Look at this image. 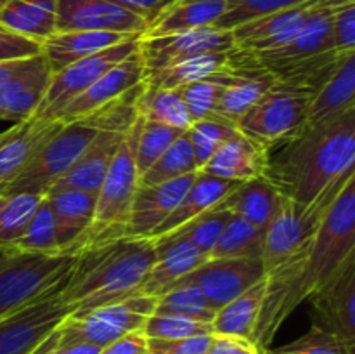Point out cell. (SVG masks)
<instances>
[{
  "mask_svg": "<svg viewBox=\"0 0 355 354\" xmlns=\"http://www.w3.org/2000/svg\"><path fill=\"white\" fill-rule=\"evenodd\" d=\"M355 253V176L329 207L318 235L298 255L267 274V288L252 340L267 349L291 312Z\"/></svg>",
  "mask_w": 355,
  "mask_h": 354,
  "instance_id": "1",
  "label": "cell"
},
{
  "mask_svg": "<svg viewBox=\"0 0 355 354\" xmlns=\"http://www.w3.org/2000/svg\"><path fill=\"white\" fill-rule=\"evenodd\" d=\"M269 156L266 177L284 198L311 203L355 170V106L315 124Z\"/></svg>",
  "mask_w": 355,
  "mask_h": 354,
  "instance_id": "2",
  "label": "cell"
},
{
  "mask_svg": "<svg viewBox=\"0 0 355 354\" xmlns=\"http://www.w3.org/2000/svg\"><path fill=\"white\" fill-rule=\"evenodd\" d=\"M156 259V243L149 238H114L96 243L76 255L64 285L62 301L73 312L125 301L139 294Z\"/></svg>",
  "mask_w": 355,
  "mask_h": 354,
  "instance_id": "3",
  "label": "cell"
},
{
  "mask_svg": "<svg viewBox=\"0 0 355 354\" xmlns=\"http://www.w3.org/2000/svg\"><path fill=\"white\" fill-rule=\"evenodd\" d=\"M352 176H355V170L340 177L307 205L283 196L279 208L263 231L262 264L266 267V274L279 269L284 262L311 245L329 207Z\"/></svg>",
  "mask_w": 355,
  "mask_h": 354,
  "instance_id": "4",
  "label": "cell"
},
{
  "mask_svg": "<svg viewBox=\"0 0 355 354\" xmlns=\"http://www.w3.org/2000/svg\"><path fill=\"white\" fill-rule=\"evenodd\" d=\"M106 106L87 117L62 124V127L38 149L33 160L7 191L47 194L94 141L104 124Z\"/></svg>",
  "mask_w": 355,
  "mask_h": 354,
  "instance_id": "5",
  "label": "cell"
},
{
  "mask_svg": "<svg viewBox=\"0 0 355 354\" xmlns=\"http://www.w3.org/2000/svg\"><path fill=\"white\" fill-rule=\"evenodd\" d=\"M142 124H144V117L139 115L132 124L127 137L121 142L120 149L111 162L106 177L97 191L96 214H94L92 226H90L87 246L107 242V239L121 238L123 235L132 200L139 187L135 148H137Z\"/></svg>",
  "mask_w": 355,
  "mask_h": 354,
  "instance_id": "6",
  "label": "cell"
},
{
  "mask_svg": "<svg viewBox=\"0 0 355 354\" xmlns=\"http://www.w3.org/2000/svg\"><path fill=\"white\" fill-rule=\"evenodd\" d=\"M156 297L135 294L125 301L101 305L85 312H71L55 328L58 347L71 344H92L104 347L130 332L142 330L155 312Z\"/></svg>",
  "mask_w": 355,
  "mask_h": 354,
  "instance_id": "7",
  "label": "cell"
},
{
  "mask_svg": "<svg viewBox=\"0 0 355 354\" xmlns=\"http://www.w3.org/2000/svg\"><path fill=\"white\" fill-rule=\"evenodd\" d=\"M311 96L272 87L238 121L241 134L266 146L269 151L286 144L307 125Z\"/></svg>",
  "mask_w": 355,
  "mask_h": 354,
  "instance_id": "8",
  "label": "cell"
},
{
  "mask_svg": "<svg viewBox=\"0 0 355 354\" xmlns=\"http://www.w3.org/2000/svg\"><path fill=\"white\" fill-rule=\"evenodd\" d=\"M76 255L69 253H17L0 273V319L47 294L61 283Z\"/></svg>",
  "mask_w": 355,
  "mask_h": 354,
  "instance_id": "9",
  "label": "cell"
},
{
  "mask_svg": "<svg viewBox=\"0 0 355 354\" xmlns=\"http://www.w3.org/2000/svg\"><path fill=\"white\" fill-rule=\"evenodd\" d=\"M66 276L40 298L0 319V354H33L62 319L71 314L73 307L61 297Z\"/></svg>",
  "mask_w": 355,
  "mask_h": 354,
  "instance_id": "10",
  "label": "cell"
},
{
  "mask_svg": "<svg viewBox=\"0 0 355 354\" xmlns=\"http://www.w3.org/2000/svg\"><path fill=\"white\" fill-rule=\"evenodd\" d=\"M141 37H130L110 49L89 56L85 59L73 62L59 71L52 73L51 83L45 92L44 99L38 104L35 117L58 120L61 111L75 99L76 96L89 89L103 73H106L111 66L118 65L125 58L139 49Z\"/></svg>",
  "mask_w": 355,
  "mask_h": 354,
  "instance_id": "11",
  "label": "cell"
},
{
  "mask_svg": "<svg viewBox=\"0 0 355 354\" xmlns=\"http://www.w3.org/2000/svg\"><path fill=\"white\" fill-rule=\"evenodd\" d=\"M309 301L314 328L355 346V253Z\"/></svg>",
  "mask_w": 355,
  "mask_h": 354,
  "instance_id": "12",
  "label": "cell"
},
{
  "mask_svg": "<svg viewBox=\"0 0 355 354\" xmlns=\"http://www.w3.org/2000/svg\"><path fill=\"white\" fill-rule=\"evenodd\" d=\"M224 83L215 115L224 120L236 121L276 85V76L260 66L248 52L232 49L229 65L220 69Z\"/></svg>",
  "mask_w": 355,
  "mask_h": 354,
  "instance_id": "13",
  "label": "cell"
},
{
  "mask_svg": "<svg viewBox=\"0 0 355 354\" xmlns=\"http://www.w3.org/2000/svg\"><path fill=\"white\" fill-rule=\"evenodd\" d=\"M329 2L331 0H307L298 6L239 24L232 30L236 49L248 54H260L283 47L293 40L304 24Z\"/></svg>",
  "mask_w": 355,
  "mask_h": 354,
  "instance_id": "14",
  "label": "cell"
},
{
  "mask_svg": "<svg viewBox=\"0 0 355 354\" xmlns=\"http://www.w3.org/2000/svg\"><path fill=\"white\" fill-rule=\"evenodd\" d=\"M144 17L111 0H55V31H111L146 35Z\"/></svg>",
  "mask_w": 355,
  "mask_h": 354,
  "instance_id": "15",
  "label": "cell"
},
{
  "mask_svg": "<svg viewBox=\"0 0 355 354\" xmlns=\"http://www.w3.org/2000/svg\"><path fill=\"white\" fill-rule=\"evenodd\" d=\"M236 47L232 31L217 26L173 31L159 37H141L139 52L144 61L146 75L177 59L207 52H225Z\"/></svg>",
  "mask_w": 355,
  "mask_h": 354,
  "instance_id": "16",
  "label": "cell"
},
{
  "mask_svg": "<svg viewBox=\"0 0 355 354\" xmlns=\"http://www.w3.org/2000/svg\"><path fill=\"white\" fill-rule=\"evenodd\" d=\"M266 276V267L260 259L208 257L203 264L180 280L198 285L210 304L218 311L222 305L231 302Z\"/></svg>",
  "mask_w": 355,
  "mask_h": 354,
  "instance_id": "17",
  "label": "cell"
},
{
  "mask_svg": "<svg viewBox=\"0 0 355 354\" xmlns=\"http://www.w3.org/2000/svg\"><path fill=\"white\" fill-rule=\"evenodd\" d=\"M64 121L30 117L0 132V194L23 174L38 149L62 127Z\"/></svg>",
  "mask_w": 355,
  "mask_h": 354,
  "instance_id": "18",
  "label": "cell"
},
{
  "mask_svg": "<svg viewBox=\"0 0 355 354\" xmlns=\"http://www.w3.org/2000/svg\"><path fill=\"white\" fill-rule=\"evenodd\" d=\"M198 172L187 174L168 183L139 186L132 200L123 228V238H149L156 228L179 205Z\"/></svg>",
  "mask_w": 355,
  "mask_h": 354,
  "instance_id": "19",
  "label": "cell"
},
{
  "mask_svg": "<svg viewBox=\"0 0 355 354\" xmlns=\"http://www.w3.org/2000/svg\"><path fill=\"white\" fill-rule=\"evenodd\" d=\"M146 80V66L141 58L139 49L132 52L128 58L120 61L118 65L111 66L106 73L99 76L92 85L87 90H83L80 96H76L61 115L58 120L61 121H71L76 118H82L90 115L92 111L101 110L106 104L113 103L125 92L132 90Z\"/></svg>",
  "mask_w": 355,
  "mask_h": 354,
  "instance_id": "20",
  "label": "cell"
},
{
  "mask_svg": "<svg viewBox=\"0 0 355 354\" xmlns=\"http://www.w3.org/2000/svg\"><path fill=\"white\" fill-rule=\"evenodd\" d=\"M55 217L58 245L61 253L78 255L89 243V231L96 214L97 193L83 189H51L47 194Z\"/></svg>",
  "mask_w": 355,
  "mask_h": 354,
  "instance_id": "21",
  "label": "cell"
},
{
  "mask_svg": "<svg viewBox=\"0 0 355 354\" xmlns=\"http://www.w3.org/2000/svg\"><path fill=\"white\" fill-rule=\"evenodd\" d=\"M350 0H331L326 3L322 9H319L307 23L304 24L297 37L288 42L286 45L274 51L260 52V54H250L260 66L266 69L276 68V66L288 65V62L300 61V59L311 58V56L322 54V52L331 51L333 37H331V24L333 14L336 12L338 7ZM245 52V51H243Z\"/></svg>",
  "mask_w": 355,
  "mask_h": 354,
  "instance_id": "22",
  "label": "cell"
},
{
  "mask_svg": "<svg viewBox=\"0 0 355 354\" xmlns=\"http://www.w3.org/2000/svg\"><path fill=\"white\" fill-rule=\"evenodd\" d=\"M239 184L241 183L220 179V177L210 176V174L203 172V170H198L193 184H191L189 189L186 191L182 200H180L179 205L173 208L172 214L153 231L149 239H153V242L156 243L168 238V236L175 235V233L179 231V229H182L187 222L196 219L198 215H201L203 212L214 208L215 205L222 203L224 198L227 196V194H231Z\"/></svg>",
  "mask_w": 355,
  "mask_h": 354,
  "instance_id": "23",
  "label": "cell"
},
{
  "mask_svg": "<svg viewBox=\"0 0 355 354\" xmlns=\"http://www.w3.org/2000/svg\"><path fill=\"white\" fill-rule=\"evenodd\" d=\"M269 156L270 151L266 146L236 130L201 170L220 179L245 183L266 176Z\"/></svg>",
  "mask_w": 355,
  "mask_h": 354,
  "instance_id": "24",
  "label": "cell"
},
{
  "mask_svg": "<svg viewBox=\"0 0 355 354\" xmlns=\"http://www.w3.org/2000/svg\"><path fill=\"white\" fill-rule=\"evenodd\" d=\"M52 71L44 54L31 56L16 76L0 87V106L6 120L21 121L33 117L51 83Z\"/></svg>",
  "mask_w": 355,
  "mask_h": 354,
  "instance_id": "25",
  "label": "cell"
},
{
  "mask_svg": "<svg viewBox=\"0 0 355 354\" xmlns=\"http://www.w3.org/2000/svg\"><path fill=\"white\" fill-rule=\"evenodd\" d=\"M207 259L208 257L184 236L173 235L162 239L156 243V259L146 274L139 294L158 297Z\"/></svg>",
  "mask_w": 355,
  "mask_h": 354,
  "instance_id": "26",
  "label": "cell"
},
{
  "mask_svg": "<svg viewBox=\"0 0 355 354\" xmlns=\"http://www.w3.org/2000/svg\"><path fill=\"white\" fill-rule=\"evenodd\" d=\"M130 37L141 35H121L111 31H55L42 44V54L52 73L85 59L89 56L110 49Z\"/></svg>",
  "mask_w": 355,
  "mask_h": 354,
  "instance_id": "27",
  "label": "cell"
},
{
  "mask_svg": "<svg viewBox=\"0 0 355 354\" xmlns=\"http://www.w3.org/2000/svg\"><path fill=\"white\" fill-rule=\"evenodd\" d=\"M281 200L283 194L266 176H262L239 184L231 194L224 198L220 205L231 214L239 215L255 228L266 231L270 219L279 208Z\"/></svg>",
  "mask_w": 355,
  "mask_h": 354,
  "instance_id": "28",
  "label": "cell"
},
{
  "mask_svg": "<svg viewBox=\"0 0 355 354\" xmlns=\"http://www.w3.org/2000/svg\"><path fill=\"white\" fill-rule=\"evenodd\" d=\"M0 28L44 44L55 33V0H6Z\"/></svg>",
  "mask_w": 355,
  "mask_h": 354,
  "instance_id": "29",
  "label": "cell"
},
{
  "mask_svg": "<svg viewBox=\"0 0 355 354\" xmlns=\"http://www.w3.org/2000/svg\"><path fill=\"white\" fill-rule=\"evenodd\" d=\"M355 106V52H349L338 68L311 97L307 124H315Z\"/></svg>",
  "mask_w": 355,
  "mask_h": 354,
  "instance_id": "30",
  "label": "cell"
},
{
  "mask_svg": "<svg viewBox=\"0 0 355 354\" xmlns=\"http://www.w3.org/2000/svg\"><path fill=\"white\" fill-rule=\"evenodd\" d=\"M227 10V0H175L151 23L142 37L214 26Z\"/></svg>",
  "mask_w": 355,
  "mask_h": 354,
  "instance_id": "31",
  "label": "cell"
},
{
  "mask_svg": "<svg viewBox=\"0 0 355 354\" xmlns=\"http://www.w3.org/2000/svg\"><path fill=\"white\" fill-rule=\"evenodd\" d=\"M231 52L232 49L225 52H207V54L177 59V61L168 62V65L148 73L144 83L148 87H158V89H179L186 83L207 78V76L224 69L229 65Z\"/></svg>",
  "mask_w": 355,
  "mask_h": 354,
  "instance_id": "32",
  "label": "cell"
},
{
  "mask_svg": "<svg viewBox=\"0 0 355 354\" xmlns=\"http://www.w3.org/2000/svg\"><path fill=\"white\" fill-rule=\"evenodd\" d=\"M267 276L243 292L231 302L222 305L211 319V332L218 335L245 337L252 340L260 309H262L263 297H266Z\"/></svg>",
  "mask_w": 355,
  "mask_h": 354,
  "instance_id": "33",
  "label": "cell"
},
{
  "mask_svg": "<svg viewBox=\"0 0 355 354\" xmlns=\"http://www.w3.org/2000/svg\"><path fill=\"white\" fill-rule=\"evenodd\" d=\"M44 198L45 194L28 191L0 194V253L12 255Z\"/></svg>",
  "mask_w": 355,
  "mask_h": 354,
  "instance_id": "34",
  "label": "cell"
},
{
  "mask_svg": "<svg viewBox=\"0 0 355 354\" xmlns=\"http://www.w3.org/2000/svg\"><path fill=\"white\" fill-rule=\"evenodd\" d=\"M137 111L146 120L177 128L180 132L189 130L193 125V118L179 89H158L144 83V89L137 99Z\"/></svg>",
  "mask_w": 355,
  "mask_h": 354,
  "instance_id": "35",
  "label": "cell"
},
{
  "mask_svg": "<svg viewBox=\"0 0 355 354\" xmlns=\"http://www.w3.org/2000/svg\"><path fill=\"white\" fill-rule=\"evenodd\" d=\"M156 314H175L194 321L211 323L217 309L210 304L207 295L191 281H175L168 290L156 297Z\"/></svg>",
  "mask_w": 355,
  "mask_h": 354,
  "instance_id": "36",
  "label": "cell"
},
{
  "mask_svg": "<svg viewBox=\"0 0 355 354\" xmlns=\"http://www.w3.org/2000/svg\"><path fill=\"white\" fill-rule=\"evenodd\" d=\"M263 231L255 228L239 215L231 214L227 219L210 257L224 259H260L262 260Z\"/></svg>",
  "mask_w": 355,
  "mask_h": 354,
  "instance_id": "37",
  "label": "cell"
},
{
  "mask_svg": "<svg viewBox=\"0 0 355 354\" xmlns=\"http://www.w3.org/2000/svg\"><path fill=\"white\" fill-rule=\"evenodd\" d=\"M198 172L189 134L182 132L165 153L139 177V186H155Z\"/></svg>",
  "mask_w": 355,
  "mask_h": 354,
  "instance_id": "38",
  "label": "cell"
},
{
  "mask_svg": "<svg viewBox=\"0 0 355 354\" xmlns=\"http://www.w3.org/2000/svg\"><path fill=\"white\" fill-rule=\"evenodd\" d=\"M14 253H42V255H54L61 253L58 245V229H55V217L49 205L47 196L37 208L31 217L26 233L17 243Z\"/></svg>",
  "mask_w": 355,
  "mask_h": 354,
  "instance_id": "39",
  "label": "cell"
},
{
  "mask_svg": "<svg viewBox=\"0 0 355 354\" xmlns=\"http://www.w3.org/2000/svg\"><path fill=\"white\" fill-rule=\"evenodd\" d=\"M236 130H238V127L234 124L217 117V115L205 118V120L194 121L191 125L187 134H189L191 144H193L198 170H201L207 165L208 160L220 148L222 142L227 141Z\"/></svg>",
  "mask_w": 355,
  "mask_h": 354,
  "instance_id": "40",
  "label": "cell"
},
{
  "mask_svg": "<svg viewBox=\"0 0 355 354\" xmlns=\"http://www.w3.org/2000/svg\"><path fill=\"white\" fill-rule=\"evenodd\" d=\"M229 217H231V212L218 203L215 205L214 208H210V210L198 215V217L193 219L191 222H187V224L184 226L182 229H179L175 235L187 238L205 257H210L215 245H217L218 238H220L222 231H224V226Z\"/></svg>",
  "mask_w": 355,
  "mask_h": 354,
  "instance_id": "41",
  "label": "cell"
},
{
  "mask_svg": "<svg viewBox=\"0 0 355 354\" xmlns=\"http://www.w3.org/2000/svg\"><path fill=\"white\" fill-rule=\"evenodd\" d=\"M222 89H224V83H222L220 71L214 73L207 78L196 80V82L179 87V92L182 96L184 103H186L191 118H193V124L214 117L218 99H220Z\"/></svg>",
  "mask_w": 355,
  "mask_h": 354,
  "instance_id": "42",
  "label": "cell"
},
{
  "mask_svg": "<svg viewBox=\"0 0 355 354\" xmlns=\"http://www.w3.org/2000/svg\"><path fill=\"white\" fill-rule=\"evenodd\" d=\"M182 134L180 130L166 125L149 121L144 118L141 134L137 139V148H135V167H137L139 177L168 149V146Z\"/></svg>",
  "mask_w": 355,
  "mask_h": 354,
  "instance_id": "43",
  "label": "cell"
},
{
  "mask_svg": "<svg viewBox=\"0 0 355 354\" xmlns=\"http://www.w3.org/2000/svg\"><path fill=\"white\" fill-rule=\"evenodd\" d=\"M142 333L148 339H187V337L211 335V325L203 321L182 318L175 314H156L153 312L142 325Z\"/></svg>",
  "mask_w": 355,
  "mask_h": 354,
  "instance_id": "44",
  "label": "cell"
},
{
  "mask_svg": "<svg viewBox=\"0 0 355 354\" xmlns=\"http://www.w3.org/2000/svg\"><path fill=\"white\" fill-rule=\"evenodd\" d=\"M302 2L307 0H227V10L214 26L232 31L239 24L298 6Z\"/></svg>",
  "mask_w": 355,
  "mask_h": 354,
  "instance_id": "45",
  "label": "cell"
},
{
  "mask_svg": "<svg viewBox=\"0 0 355 354\" xmlns=\"http://www.w3.org/2000/svg\"><path fill=\"white\" fill-rule=\"evenodd\" d=\"M266 354H355V346L311 326V330L300 339L276 349L267 347Z\"/></svg>",
  "mask_w": 355,
  "mask_h": 354,
  "instance_id": "46",
  "label": "cell"
},
{
  "mask_svg": "<svg viewBox=\"0 0 355 354\" xmlns=\"http://www.w3.org/2000/svg\"><path fill=\"white\" fill-rule=\"evenodd\" d=\"M333 47L342 52L355 51V0L343 3L333 14Z\"/></svg>",
  "mask_w": 355,
  "mask_h": 354,
  "instance_id": "47",
  "label": "cell"
},
{
  "mask_svg": "<svg viewBox=\"0 0 355 354\" xmlns=\"http://www.w3.org/2000/svg\"><path fill=\"white\" fill-rule=\"evenodd\" d=\"M211 335L187 339H148V354H207Z\"/></svg>",
  "mask_w": 355,
  "mask_h": 354,
  "instance_id": "48",
  "label": "cell"
},
{
  "mask_svg": "<svg viewBox=\"0 0 355 354\" xmlns=\"http://www.w3.org/2000/svg\"><path fill=\"white\" fill-rule=\"evenodd\" d=\"M42 52V44L0 28V61L24 59Z\"/></svg>",
  "mask_w": 355,
  "mask_h": 354,
  "instance_id": "49",
  "label": "cell"
},
{
  "mask_svg": "<svg viewBox=\"0 0 355 354\" xmlns=\"http://www.w3.org/2000/svg\"><path fill=\"white\" fill-rule=\"evenodd\" d=\"M207 354H262V347L245 337L211 333Z\"/></svg>",
  "mask_w": 355,
  "mask_h": 354,
  "instance_id": "50",
  "label": "cell"
},
{
  "mask_svg": "<svg viewBox=\"0 0 355 354\" xmlns=\"http://www.w3.org/2000/svg\"><path fill=\"white\" fill-rule=\"evenodd\" d=\"M99 354H148V337L142 330L130 332L104 346Z\"/></svg>",
  "mask_w": 355,
  "mask_h": 354,
  "instance_id": "51",
  "label": "cell"
},
{
  "mask_svg": "<svg viewBox=\"0 0 355 354\" xmlns=\"http://www.w3.org/2000/svg\"><path fill=\"white\" fill-rule=\"evenodd\" d=\"M111 2L132 10V12H135L137 16L144 17V19L148 21L149 26H151L153 21H155L166 7L172 6L175 0H111Z\"/></svg>",
  "mask_w": 355,
  "mask_h": 354,
  "instance_id": "52",
  "label": "cell"
},
{
  "mask_svg": "<svg viewBox=\"0 0 355 354\" xmlns=\"http://www.w3.org/2000/svg\"><path fill=\"white\" fill-rule=\"evenodd\" d=\"M30 58H24V59H10V61H0V87L3 83L9 82L12 76H16L24 66L28 65Z\"/></svg>",
  "mask_w": 355,
  "mask_h": 354,
  "instance_id": "53",
  "label": "cell"
},
{
  "mask_svg": "<svg viewBox=\"0 0 355 354\" xmlns=\"http://www.w3.org/2000/svg\"><path fill=\"white\" fill-rule=\"evenodd\" d=\"M103 347L92 346V344H71V346H62L51 351V354H99Z\"/></svg>",
  "mask_w": 355,
  "mask_h": 354,
  "instance_id": "54",
  "label": "cell"
},
{
  "mask_svg": "<svg viewBox=\"0 0 355 354\" xmlns=\"http://www.w3.org/2000/svg\"><path fill=\"white\" fill-rule=\"evenodd\" d=\"M55 346H58V335H55V330H54V332H52L51 335L40 344V347H38L33 354H51V351L54 349Z\"/></svg>",
  "mask_w": 355,
  "mask_h": 354,
  "instance_id": "55",
  "label": "cell"
},
{
  "mask_svg": "<svg viewBox=\"0 0 355 354\" xmlns=\"http://www.w3.org/2000/svg\"><path fill=\"white\" fill-rule=\"evenodd\" d=\"M16 255L17 253H12V255H10V253H0V273H2V271L6 269L10 262H12L14 257Z\"/></svg>",
  "mask_w": 355,
  "mask_h": 354,
  "instance_id": "56",
  "label": "cell"
},
{
  "mask_svg": "<svg viewBox=\"0 0 355 354\" xmlns=\"http://www.w3.org/2000/svg\"><path fill=\"white\" fill-rule=\"evenodd\" d=\"M0 120H6V115H3V110H2V106H0Z\"/></svg>",
  "mask_w": 355,
  "mask_h": 354,
  "instance_id": "57",
  "label": "cell"
},
{
  "mask_svg": "<svg viewBox=\"0 0 355 354\" xmlns=\"http://www.w3.org/2000/svg\"><path fill=\"white\" fill-rule=\"evenodd\" d=\"M3 3H6V0H0V7H2Z\"/></svg>",
  "mask_w": 355,
  "mask_h": 354,
  "instance_id": "58",
  "label": "cell"
},
{
  "mask_svg": "<svg viewBox=\"0 0 355 354\" xmlns=\"http://www.w3.org/2000/svg\"><path fill=\"white\" fill-rule=\"evenodd\" d=\"M262 354H266V349H262Z\"/></svg>",
  "mask_w": 355,
  "mask_h": 354,
  "instance_id": "59",
  "label": "cell"
}]
</instances>
